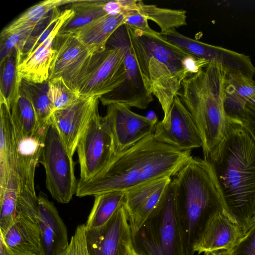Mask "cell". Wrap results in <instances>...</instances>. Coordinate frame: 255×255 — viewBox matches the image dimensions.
<instances>
[{"label":"cell","mask_w":255,"mask_h":255,"mask_svg":"<svg viewBox=\"0 0 255 255\" xmlns=\"http://www.w3.org/2000/svg\"><path fill=\"white\" fill-rule=\"evenodd\" d=\"M239 120L255 143V105L248 103L245 107V118Z\"/></svg>","instance_id":"74e56055"},{"label":"cell","mask_w":255,"mask_h":255,"mask_svg":"<svg viewBox=\"0 0 255 255\" xmlns=\"http://www.w3.org/2000/svg\"><path fill=\"white\" fill-rule=\"evenodd\" d=\"M147 21L148 19L138 11L133 10L127 14L124 24L148 33H157L149 27Z\"/></svg>","instance_id":"8d00e7d4"},{"label":"cell","mask_w":255,"mask_h":255,"mask_svg":"<svg viewBox=\"0 0 255 255\" xmlns=\"http://www.w3.org/2000/svg\"><path fill=\"white\" fill-rule=\"evenodd\" d=\"M203 255H232L231 250L220 249L203 253Z\"/></svg>","instance_id":"f35d334b"},{"label":"cell","mask_w":255,"mask_h":255,"mask_svg":"<svg viewBox=\"0 0 255 255\" xmlns=\"http://www.w3.org/2000/svg\"><path fill=\"white\" fill-rule=\"evenodd\" d=\"M126 26L145 88L158 100L164 114L161 122L165 123L183 81L210 61L186 52L158 32L148 33Z\"/></svg>","instance_id":"3957f363"},{"label":"cell","mask_w":255,"mask_h":255,"mask_svg":"<svg viewBox=\"0 0 255 255\" xmlns=\"http://www.w3.org/2000/svg\"><path fill=\"white\" fill-rule=\"evenodd\" d=\"M175 198L184 222L187 255L208 219L224 210V199L212 164L192 156L173 179Z\"/></svg>","instance_id":"5b68a950"},{"label":"cell","mask_w":255,"mask_h":255,"mask_svg":"<svg viewBox=\"0 0 255 255\" xmlns=\"http://www.w3.org/2000/svg\"><path fill=\"white\" fill-rule=\"evenodd\" d=\"M0 255H14L1 238H0Z\"/></svg>","instance_id":"ab89813d"},{"label":"cell","mask_w":255,"mask_h":255,"mask_svg":"<svg viewBox=\"0 0 255 255\" xmlns=\"http://www.w3.org/2000/svg\"><path fill=\"white\" fill-rule=\"evenodd\" d=\"M74 0H46L41 1L27 9L4 27L0 36L21 30L35 28L50 16L55 8L69 4Z\"/></svg>","instance_id":"d4e9b609"},{"label":"cell","mask_w":255,"mask_h":255,"mask_svg":"<svg viewBox=\"0 0 255 255\" xmlns=\"http://www.w3.org/2000/svg\"><path fill=\"white\" fill-rule=\"evenodd\" d=\"M132 240L140 255H187L184 222L173 180L154 215Z\"/></svg>","instance_id":"8992f818"},{"label":"cell","mask_w":255,"mask_h":255,"mask_svg":"<svg viewBox=\"0 0 255 255\" xmlns=\"http://www.w3.org/2000/svg\"><path fill=\"white\" fill-rule=\"evenodd\" d=\"M208 161L220 187L224 210L244 234L255 223V143L240 120L228 117L225 138Z\"/></svg>","instance_id":"7a4b0ae2"},{"label":"cell","mask_w":255,"mask_h":255,"mask_svg":"<svg viewBox=\"0 0 255 255\" xmlns=\"http://www.w3.org/2000/svg\"><path fill=\"white\" fill-rule=\"evenodd\" d=\"M123 25L111 36L104 50L92 55L76 88L80 96L100 99L119 87L125 81Z\"/></svg>","instance_id":"52a82bcc"},{"label":"cell","mask_w":255,"mask_h":255,"mask_svg":"<svg viewBox=\"0 0 255 255\" xmlns=\"http://www.w3.org/2000/svg\"><path fill=\"white\" fill-rule=\"evenodd\" d=\"M107 106L104 117L112 132L116 155L127 150L154 133L158 119L138 115L122 104Z\"/></svg>","instance_id":"8fae6325"},{"label":"cell","mask_w":255,"mask_h":255,"mask_svg":"<svg viewBox=\"0 0 255 255\" xmlns=\"http://www.w3.org/2000/svg\"><path fill=\"white\" fill-rule=\"evenodd\" d=\"M104 0H74L69 4L74 14L62 26L59 33H72L95 18L109 14Z\"/></svg>","instance_id":"f1b7e54d"},{"label":"cell","mask_w":255,"mask_h":255,"mask_svg":"<svg viewBox=\"0 0 255 255\" xmlns=\"http://www.w3.org/2000/svg\"><path fill=\"white\" fill-rule=\"evenodd\" d=\"M125 255H140L135 249L133 245L132 240L128 246Z\"/></svg>","instance_id":"60d3db41"},{"label":"cell","mask_w":255,"mask_h":255,"mask_svg":"<svg viewBox=\"0 0 255 255\" xmlns=\"http://www.w3.org/2000/svg\"><path fill=\"white\" fill-rule=\"evenodd\" d=\"M53 48L48 80L61 77L76 91L93 55L72 33H58L54 40Z\"/></svg>","instance_id":"30bf717a"},{"label":"cell","mask_w":255,"mask_h":255,"mask_svg":"<svg viewBox=\"0 0 255 255\" xmlns=\"http://www.w3.org/2000/svg\"><path fill=\"white\" fill-rule=\"evenodd\" d=\"M60 29L53 31L32 52L22 59L17 68L22 79L37 83L48 80L54 53V40Z\"/></svg>","instance_id":"603a6c76"},{"label":"cell","mask_w":255,"mask_h":255,"mask_svg":"<svg viewBox=\"0 0 255 255\" xmlns=\"http://www.w3.org/2000/svg\"><path fill=\"white\" fill-rule=\"evenodd\" d=\"M99 101L98 97L80 96L70 106L54 111L51 116L50 120L72 156L90 120L98 110Z\"/></svg>","instance_id":"2e32d148"},{"label":"cell","mask_w":255,"mask_h":255,"mask_svg":"<svg viewBox=\"0 0 255 255\" xmlns=\"http://www.w3.org/2000/svg\"><path fill=\"white\" fill-rule=\"evenodd\" d=\"M76 150L80 168L79 181H86L96 176L115 156L112 132L98 110L81 136Z\"/></svg>","instance_id":"9c48e42d"},{"label":"cell","mask_w":255,"mask_h":255,"mask_svg":"<svg viewBox=\"0 0 255 255\" xmlns=\"http://www.w3.org/2000/svg\"><path fill=\"white\" fill-rule=\"evenodd\" d=\"M60 255H90L87 244L85 224L76 227L69 245Z\"/></svg>","instance_id":"e575fe53"},{"label":"cell","mask_w":255,"mask_h":255,"mask_svg":"<svg viewBox=\"0 0 255 255\" xmlns=\"http://www.w3.org/2000/svg\"><path fill=\"white\" fill-rule=\"evenodd\" d=\"M0 238L14 255H43L37 218L15 214L13 224L4 233H0Z\"/></svg>","instance_id":"ffe728a7"},{"label":"cell","mask_w":255,"mask_h":255,"mask_svg":"<svg viewBox=\"0 0 255 255\" xmlns=\"http://www.w3.org/2000/svg\"><path fill=\"white\" fill-rule=\"evenodd\" d=\"M244 233L224 210L212 216L206 222L193 246L198 254L220 249L231 250Z\"/></svg>","instance_id":"ac0fdd59"},{"label":"cell","mask_w":255,"mask_h":255,"mask_svg":"<svg viewBox=\"0 0 255 255\" xmlns=\"http://www.w3.org/2000/svg\"><path fill=\"white\" fill-rule=\"evenodd\" d=\"M86 234L90 255H125L132 236L124 204L104 225L86 228Z\"/></svg>","instance_id":"4fadbf2b"},{"label":"cell","mask_w":255,"mask_h":255,"mask_svg":"<svg viewBox=\"0 0 255 255\" xmlns=\"http://www.w3.org/2000/svg\"><path fill=\"white\" fill-rule=\"evenodd\" d=\"M123 42L125 48L126 78L122 85L108 94L99 99L102 104L124 105L128 108L145 109L153 100V95L144 85L136 62L129 45L125 24L123 25Z\"/></svg>","instance_id":"5bb4252c"},{"label":"cell","mask_w":255,"mask_h":255,"mask_svg":"<svg viewBox=\"0 0 255 255\" xmlns=\"http://www.w3.org/2000/svg\"><path fill=\"white\" fill-rule=\"evenodd\" d=\"M18 144L10 109L0 103V191L6 185L11 173L17 172Z\"/></svg>","instance_id":"7402d4cb"},{"label":"cell","mask_w":255,"mask_h":255,"mask_svg":"<svg viewBox=\"0 0 255 255\" xmlns=\"http://www.w3.org/2000/svg\"><path fill=\"white\" fill-rule=\"evenodd\" d=\"M184 151L157 139L153 133L117 154L98 175L78 181L79 197L133 188L163 177L175 176L192 157Z\"/></svg>","instance_id":"6da1fadb"},{"label":"cell","mask_w":255,"mask_h":255,"mask_svg":"<svg viewBox=\"0 0 255 255\" xmlns=\"http://www.w3.org/2000/svg\"><path fill=\"white\" fill-rule=\"evenodd\" d=\"M46 134L37 132L32 137L17 140V173L19 186L17 205L24 207L38 205L34 187L36 167L39 162Z\"/></svg>","instance_id":"e0dca14e"},{"label":"cell","mask_w":255,"mask_h":255,"mask_svg":"<svg viewBox=\"0 0 255 255\" xmlns=\"http://www.w3.org/2000/svg\"><path fill=\"white\" fill-rule=\"evenodd\" d=\"M125 194L124 191H115L95 195L93 208L85 224L86 228H97L106 223L124 204Z\"/></svg>","instance_id":"4dcf8cb0"},{"label":"cell","mask_w":255,"mask_h":255,"mask_svg":"<svg viewBox=\"0 0 255 255\" xmlns=\"http://www.w3.org/2000/svg\"><path fill=\"white\" fill-rule=\"evenodd\" d=\"M159 140L181 150L202 147L203 141L190 112L176 95L165 123L158 121L153 133Z\"/></svg>","instance_id":"7c38bea8"},{"label":"cell","mask_w":255,"mask_h":255,"mask_svg":"<svg viewBox=\"0 0 255 255\" xmlns=\"http://www.w3.org/2000/svg\"><path fill=\"white\" fill-rule=\"evenodd\" d=\"M255 96V81L242 75L227 74L225 84L224 109L228 117L245 118V107Z\"/></svg>","instance_id":"cb8c5ba5"},{"label":"cell","mask_w":255,"mask_h":255,"mask_svg":"<svg viewBox=\"0 0 255 255\" xmlns=\"http://www.w3.org/2000/svg\"><path fill=\"white\" fill-rule=\"evenodd\" d=\"M128 13L106 14L94 19L73 31L76 37L94 55L104 50L113 34L124 24Z\"/></svg>","instance_id":"44dd1931"},{"label":"cell","mask_w":255,"mask_h":255,"mask_svg":"<svg viewBox=\"0 0 255 255\" xmlns=\"http://www.w3.org/2000/svg\"><path fill=\"white\" fill-rule=\"evenodd\" d=\"M46 173V186L53 198L66 204L76 193L74 163L55 125L50 120L39 160Z\"/></svg>","instance_id":"ba28073f"},{"label":"cell","mask_w":255,"mask_h":255,"mask_svg":"<svg viewBox=\"0 0 255 255\" xmlns=\"http://www.w3.org/2000/svg\"><path fill=\"white\" fill-rule=\"evenodd\" d=\"M19 186L16 172L10 175L4 189L0 192V232L4 233L13 224Z\"/></svg>","instance_id":"1f68e13d"},{"label":"cell","mask_w":255,"mask_h":255,"mask_svg":"<svg viewBox=\"0 0 255 255\" xmlns=\"http://www.w3.org/2000/svg\"><path fill=\"white\" fill-rule=\"evenodd\" d=\"M227 72L215 60L187 77L177 95L191 115L203 141L208 160L225 138L228 117L224 109Z\"/></svg>","instance_id":"277c9868"},{"label":"cell","mask_w":255,"mask_h":255,"mask_svg":"<svg viewBox=\"0 0 255 255\" xmlns=\"http://www.w3.org/2000/svg\"><path fill=\"white\" fill-rule=\"evenodd\" d=\"M48 96L54 111L70 106L80 97L79 93L71 88L61 77L48 80Z\"/></svg>","instance_id":"d6a6232c"},{"label":"cell","mask_w":255,"mask_h":255,"mask_svg":"<svg viewBox=\"0 0 255 255\" xmlns=\"http://www.w3.org/2000/svg\"><path fill=\"white\" fill-rule=\"evenodd\" d=\"M34 29L21 30L0 36V63L14 51H18L22 55L24 46Z\"/></svg>","instance_id":"836d02e7"},{"label":"cell","mask_w":255,"mask_h":255,"mask_svg":"<svg viewBox=\"0 0 255 255\" xmlns=\"http://www.w3.org/2000/svg\"><path fill=\"white\" fill-rule=\"evenodd\" d=\"M248 103L255 105V96L251 99Z\"/></svg>","instance_id":"b9f144b4"},{"label":"cell","mask_w":255,"mask_h":255,"mask_svg":"<svg viewBox=\"0 0 255 255\" xmlns=\"http://www.w3.org/2000/svg\"><path fill=\"white\" fill-rule=\"evenodd\" d=\"M10 111L17 140L31 137L42 129L39 127L36 114L31 103L20 89L18 98L11 106Z\"/></svg>","instance_id":"484cf974"},{"label":"cell","mask_w":255,"mask_h":255,"mask_svg":"<svg viewBox=\"0 0 255 255\" xmlns=\"http://www.w3.org/2000/svg\"><path fill=\"white\" fill-rule=\"evenodd\" d=\"M21 60V53L14 51L0 63V103H5L10 109L19 95L22 78L17 68Z\"/></svg>","instance_id":"4316f807"},{"label":"cell","mask_w":255,"mask_h":255,"mask_svg":"<svg viewBox=\"0 0 255 255\" xmlns=\"http://www.w3.org/2000/svg\"><path fill=\"white\" fill-rule=\"evenodd\" d=\"M37 197L43 255H60L69 244L67 227L46 195L41 192Z\"/></svg>","instance_id":"d6986e66"},{"label":"cell","mask_w":255,"mask_h":255,"mask_svg":"<svg viewBox=\"0 0 255 255\" xmlns=\"http://www.w3.org/2000/svg\"><path fill=\"white\" fill-rule=\"evenodd\" d=\"M232 255H255V223L231 250Z\"/></svg>","instance_id":"d590c367"},{"label":"cell","mask_w":255,"mask_h":255,"mask_svg":"<svg viewBox=\"0 0 255 255\" xmlns=\"http://www.w3.org/2000/svg\"><path fill=\"white\" fill-rule=\"evenodd\" d=\"M20 89L31 103L36 114L39 128L47 127L54 111L48 96V80L37 83L22 79Z\"/></svg>","instance_id":"83f0119b"},{"label":"cell","mask_w":255,"mask_h":255,"mask_svg":"<svg viewBox=\"0 0 255 255\" xmlns=\"http://www.w3.org/2000/svg\"><path fill=\"white\" fill-rule=\"evenodd\" d=\"M171 180L161 178L125 191L124 205L132 236L154 215Z\"/></svg>","instance_id":"9a60e30c"},{"label":"cell","mask_w":255,"mask_h":255,"mask_svg":"<svg viewBox=\"0 0 255 255\" xmlns=\"http://www.w3.org/2000/svg\"><path fill=\"white\" fill-rule=\"evenodd\" d=\"M136 10L148 20L154 22L165 33L187 24L186 11L182 9L162 8L137 0Z\"/></svg>","instance_id":"f546056e"}]
</instances>
